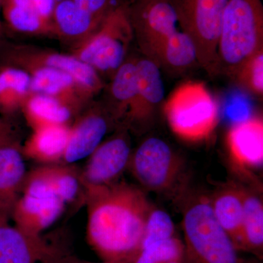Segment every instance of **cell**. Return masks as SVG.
<instances>
[{"label": "cell", "mask_w": 263, "mask_h": 263, "mask_svg": "<svg viewBox=\"0 0 263 263\" xmlns=\"http://www.w3.org/2000/svg\"><path fill=\"white\" fill-rule=\"evenodd\" d=\"M86 239L107 263H131L141 249L147 219L153 209L141 189L119 182L85 195Z\"/></svg>", "instance_id": "1"}, {"label": "cell", "mask_w": 263, "mask_h": 263, "mask_svg": "<svg viewBox=\"0 0 263 263\" xmlns=\"http://www.w3.org/2000/svg\"><path fill=\"white\" fill-rule=\"evenodd\" d=\"M263 8L260 0H228L217 48V74L234 77L263 51Z\"/></svg>", "instance_id": "2"}, {"label": "cell", "mask_w": 263, "mask_h": 263, "mask_svg": "<svg viewBox=\"0 0 263 263\" xmlns=\"http://www.w3.org/2000/svg\"><path fill=\"white\" fill-rule=\"evenodd\" d=\"M183 263H238L231 238L218 223L210 199L194 197L183 210Z\"/></svg>", "instance_id": "3"}, {"label": "cell", "mask_w": 263, "mask_h": 263, "mask_svg": "<svg viewBox=\"0 0 263 263\" xmlns=\"http://www.w3.org/2000/svg\"><path fill=\"white\" fill-rule=\"evenodd\" d=\"M129 5L112 11L89 37L71 50V54L94 69L103 79H111L124 63L134 39Z\"/></svg>", "instance_id": "4"}, {"label": "cell", "mask_w": 263, "mask_h": 263, "mask_svg": "<svg viewBox=\"0 0 263 263\" xmlns=\"http://www.w3.org/2000/svg\"><path fill=\"white\" fill-rule=\"evenodd\" d=\"M164 113L172 130L189 141L205 139L214 132L219 109L205 85L189 82L181 85L170 97Z\"/></svg>", "instance_id": "5"}, {"label": "cell", "mask_w": 263, "mask_h": 263, "mask_svg": "<svg viewBox=\"0 0 263 263\" xmlns=\"http://www.w3.org/2000/svg\"><path fill=\"white\" fill-rule=\"evenodd\" d=\"M181 30L193 40L197 62L210 76L217 75V48L223 13L228 0H170Z\"/></svg>", "instance_id": "6"}, {"label": "cell", "mask_w": 263, "mask_h": 263, "mask_svg": "<svg viewBox=\"0 0 263 263\" xmlns=\"http://www.w3.org/2000/svg\"><path fill=\"white\" fill-rule=\"evenodd\" d=\"M0 67L23 70L30 67H48L63 71L72 76L93 99L105 87L103 79L94 69L71 53L65 54L31 45L0 42Z\"/></svg>", "instance_id": "7"}, {"label": "cell", "mask_w": 263, "mask_h": 263, "mask_svg": "<svg viewBox=\"0 0 263 263\" xmlns=\"http://www.w3.org/2000/svg\"><path fill=\"white\" fill-rule=\"evenodd\" d=\"M129 14L140 49L155 62L164 42L178 30L174 7L170 0H133Z\"/></svg>", "instance_id": "8"}, {"label": "cell", "mask_w": 263, "mask_h": 263, "mask_svg": "<svg viewBox=\"0 0 263 263\" xmlns=\"http://www.w3.org/2000/svg\"><path fill=\"white\" fill-rule=\"evenodd\" d=\"M131 155L128 128L120 125L113 136L99 145L81 167L84 197L90 191L119 182L128 168Z\"/></svg>", "instance_id": "9"}, {"label": "cell", "mask_w": 263, "mask_h": 263, "mask_svg": "<svg viewBox=\"0 0 263 263\" xmlns=\"http://www.w3.org/2000/svg\"><path fill=\"white\" fill-rule=\"evenodd\" d=\"M181 167L179 157L166 142L149 138L132 152L127 169L143 188L164 192L178 179Z\"/></svg>", "instance_id": "10"}, {"label": "cell", "mask_w": 263, "mask_h": 263, "mask_svg": "<svg viewBox=\"0 0 263 263\" xmlns=\"http://www.w3.org/2000/svg\"><path fill=\"white\" fill-rule=\"evenodd\" d=\"M120 124L102 102H91L70 125L68 143L62 164H76L87 158L107 133Z\"/></svg>", "instance_id": "11"}, {"label": "cell", "mask_w": 263, "mask_h": 263, "mask_svg": "<svg viewBox=\"0 0 263 263\" xmlns=\"http://www.w3.org/2000/svg\"><path fill=\"white\" fill-rule=\"evenodd\" d=\"M63 249L44 235H33L9 223L0 224V263H65Z\"/></svg>", "instance_id": "12"}, {"label": "cell", "mask_w": 263, "mask_h": 263, "mask_svg": "<svg viewBox=\"0 0 263 263\" xmlns=\"http://www.w3.org/2000/svg\"><path fill=\"white\" fill-rule=\"evenodd\" d=\"M67 205L53 190L32 188L22 190L11 218L14 226L33 235L43 233L62 216Z\"/></svg>", "instance_id": "13"}, {"label": "cell", "mask_w": 263, "mask_h": 263, "mask_svg": "<svg viewBox=\"0 0 263 263\" xmlns=\"http://www.w3.org/2000/svg\"><path fill=\"white\" fill-rule=\"evenodd\" d=\"M27 171L22 146L13 133L0 135V224L11 218Z\"/></svg>", "instance_id": "14"}, {"label": "cell", "mask_w": 263, "mask_h": 263, "mask_svg": "<svg viewBox=\"0 0 263 263\" xmlns=\"http://www.w3.org/2000/svg\"><path fill=\"white\" fill-rule=\"evenodd\" d=\"M24 71L30 76V92L57 99L77 116L93 100L72 76L63 71L48 67H30Z\"/></svg>", "instance_id": "15"}, {"label": "cell", "mask_w": 263, "mask_h": 263, "mask_svg": "<svg viewBox=\"0 0 263 263\" xmlns=\"http://www.w3.org/2000/svg\"><path fill=\"white\" fill-rule=\"evenodd\" d=\"M138 92L122 125L130 128L147 122L164 97V86L157 64L150 59L137 60Z\"/></svg>", "instance_id": "16"}, {"label": "cell", "mask_w": 263, "mask_h": 263, "mask_svg": "<svg viewBox=\"0 0 263 263\" xmlns=\"http://www.w3.org/2000/svg\"><path fill=\"white\" fill-rule=\"evenodd\" d=\"M232 160L243 168H257L263 162V123L259 118L235 123L227 138Z\"/></svg>", "instance_id": "17"}, {"label": "cell", "mask_w": 263, "mask_h": 263, "mask_svg": "<svg viewBox=\"0 0 263 263\" xmlns=\"http://www.w3.org/2000/svg\"><path fill=\"white\" fill-rule=\"evenodd\" d=\"M103 21L83 10L72 0H57L53 15L55 37L72 49L89 37Z\"/></svg>", "instance_id": "18"}, {"label": "cell", "mask_w": 263, "mask_h": 263, "mask_svg": "<svg viewBox=\"0 0 263 263\" xmlns=\"http://www.w3.org/2000/svg\"><path fill=\"white\" fill-rule=\"evenodd\" d=\"M70 130V125L46 126L33 129L22 146L24 157L42 165L62 164Z\"/></svg>", "instance_id": "19"}, {"label": "cell", "mask_w": 263, "mask_h": 263, "mask_svg": "<svg viewBox=\"0 0 263 263\" xmlns=\"http://www.w3.org/2000/svg\"><path fill=\"white\" fill-rule=\"evenodd\" d=\"M136 62L137 59H126L110 79L105 99L102 102L119 124H123L136 98L138 92Z\"/></svg>", "instance_id": "20"}, {"label": "cell", "mask_w": 263, "mask_h": 263, "mask_svg": "<svg viewBox=\"0 0 263 263\" xmlns=\"http://www.w3.org/2000/svg\"><path fill=\"white\" fill-rule=\"evenodd\" d=\"M21 111L33 129L53 125H71L77 115L57 99L40 93L30 92Z\"/></svg>", "instance_id": "21"}, {"label": "cell", "mask_w": 263, "mask_h": 263, "mask_svg": "<svg viewBox=\"0 0 263 263\" xmlns=\"http://www.w3.org/2000/svg\"><path fill=\"white\" fill-rule=\"evenodd\" d=\"M211 206L218 223L239 249L243 223V203L239 186L221 188L210 199Z\"/></svg>", "instance_id": "22"}, {"label": "cell", "mask_w": 263, "mask_h": 263, "mask_svg": "<svg viewBox=\"0 0 263 263\" xmlns=\"http://www.w3.org/2000/svg\"><path fill=\"white\" fill-rule=\"evenodd\" d=\"M2 10L5 22L15 32L55 37L53 25L38 14L31 0H4Z\"/></svg>", "instance_id": "23"}, {"label": "cell", "mask_w": 263, "mask_h": 263, "mask_svg": "<svg viewBox=\"0 0 263 263\" xmlns=\"http://www.w3.org/2000/svg\"><path fill=\"white\" fill-rule=\"evenodd\" d=\"M243 203V223L238 250H245L262 259L263 205L256 194L239 186Z\"/></svg>", "instance_id": "24"}, {"label": "cell", "mask_w": 263, "mask_h": 263, "mask_svg": "<svg viewBox=\"0 0 263 263\" xmlns=\"http://www.w3.org/2000/svg\"><path fill=\"white\" fill-rule=\"evenodd\" d=\"M155 63L170 72H183L194 64H198L195 43L186 33L176 31L164 42Z\"/></svg>", "instance_id": "25"}, {"label": "cell", "mask_w": 263, "mask_h": 263, "mask_svg": "<svg viewBox=\"0 0 263 263\" xmlns=\"http://www.w3.org/2000/svg\"><path fill=\"white\" fill-rule=\"evenodd\" d=\"M184 245L176 236L141 249L131 263H171L183 261Z\"/></svg>", "instance_id": "26"}, {"label": "cell", "mask_w": 263, "mask_h": 263, "mask_svg": "<svg viewBox=\"0 0 263 263\" xmlns=\"http://www.w3.org/2000/svg\"><path fill=\"white\" fill-rule=\"evenodd\" d=\"M174 236L175 227L171 216L167 212L153 207L147 219L140 250Z\"/></svg>", "instance_id": "27"}, {"label": "cell", "mask_w": 263, "mask_h": 263, "mask_svg": "<svg viewBox=\"0 0 263 263\" xmlns=\"http://www.w3.org/2000/svg\"><path fill=\"white\" fill-rule=\"evenodd\" d=\"M234 78L249 92L257 96L262 95L263 51L249 60Z\"/></svg>", "instance_id": "28"}, {"label": "cell", "mask_w": 263, "mask_h": 263, "mask_svg": "<svg viewBox=\"0 0 263 263\" xmlns=\"http://www.w3.org/2000/svg\"><path fill=\"white\" fill-rule=\"evenodd\" d=\"M72 1L90 14L103 20L114 10L122 5L129 4L133 0H72Z\"/></svg>", "instance_id": "29"}, {"label": "cell", "mask_w": 263, "mask_h": 263, "mask_svg": "<svg viewBox=\"0 0 263 263\" xmlns=\"http://www.w3.org/2000/svg\"><path fill=\"white\" fill-rule=\"evenodd\" d=\"M57 2V0H31V3L38 14L52 25L53 11L56 7Z\"/></svg>", "instance_id": "30"}, {"label": "cell", "mask_w": 263, "mask_h": 263, "mask_svg": "<svg viewBox=\"0 0 263 263\" xmlns=\"http://www.w3.org/2000/svg\"><path fill=\"white\" fill-rule=\"evenodd\" d=\"M13 133V129L9 123L5 119L0 117V135L12 134Z\"/></svg>", "instance_id": "31"}, {"label": "cell", "mask_w": 263, "mask_h": 263, "mask_svg": "<svg viewBox=\"0 0 263 263\" xmlns=\"http://www.w3.org/2000/svg\"><path fill=\"white\" fill-rule=\"evenodd\" d=\"M65 263H107V262H103V261H102L101 262H88V261L79 260V259H74L70 258V257H68V258L67 259V260L65 261Z\"/></svg>", "instance_id": "32"}, {"label": "cell", "mask_w": 263, "mask_h": 263, "mask_svg": "<svg viewBox=\"0 0 263 263\" xmlns=\"http://www.w3.org/2000/svg\"><path fill=\"white\" fill-rule=\"evenodd\" d=\"M238 263H260V262H259V259H242L239 258V259H238Z\"/></svg>", "instance_id": "33"}, {"label": "cell", "mask_w": 263, "mask_h": 263, "mask_svg": "<svg viewBox=\"0 0 263 263\" xmlns=\"http://www.w3.org/2000/svg\"><path fill=\"white\" fill-rule=\"evenodd\" d=\"M3 24L0 23V37H1L2 35H3Z\"/></svg>", "instance_id": "34"}, {"label": "cell", "mask_w": 263, "mask_h": 263, "mask_svg": "<svg viewBox=\"0 0 263 263\" xmlns=\"http://www.w3.org/2000/svg\"><path fill=\"white\" fill-rule=\"evenodd\" d=\"M171 263H183V261H175V262H172Z\"/></svg>", "instance_id": "35"}]
</instances>
